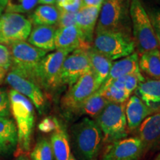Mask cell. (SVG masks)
Returning a JSON list of instances; mask_svg holds the SVG:
<instances>
[{
  "label": "cell",
  "mask_w": 160,
  "mask_h": 160,
  "mask_svg": "<svg viewBox=\"0 0 160 160\" xmlns=\"http://www.w3.org/2000/svg\"><path fill=\"white\" fill-rule=\"evenodd\" d=\"M71 144L77 160H97L103 135L95 120L85 117L73 124L71 129Z\"/></svg>",
  "instance_id": "6da1fadb"
},
{
  "label": "cell",
  "mask_w": 160,
  "mask_h": 160,
  "mask_svg": "<svg viewBox=\"0 0 160 160\" xmlns=\"http://www.w3.org/2000/svg\"><path fill=\"white\" fill-rule=\"evenodd\" d=\"M8 97L11 113L17 128L18 146L22 152H28L31 148L34 127V106L27 97L13 89L9 90Z\"/></svg>",
  "instance_id": "7a4b0ae2"
},
{
  "label": "cell",
  "mask_w": 160,
  "mask_h": 160,
  "mask_svg": "<svg viewBox=\"0 0 160 160\" xmlns=\"http://www.w3.org/2000/svg\"><path fill=\"white\" fill-rule=\"evenodd\" d=\"M130 3L131 0H103L95 31H116L133 37Z\"/></svg>",
  "instance_id": "3957f363"
},
{
  "label": "cell",
  "mask_w": 160,
  "mask_h": 160,
  "mask_svg": "<svg viewBox=\"0 0 160 160\" xmlns=\"http://www.w3.org/2000/svg\"><path fill=\"white\" fill-rule=\"evenodd\" d=\"M132 34L137 48L138 55L159 48V42L147 11L140 0H131L130 3Z\"/></svg>",
  "instance_id": "277c9868"
},
{
  "label": "cell",
  "mask_w": 160,
  "mask_h": 160,
  "mask_svg": "<svg viewBox=\"0 0 160 160\" xmlns=\"http://www.w3.org/2000/svg\"><path fill=\"white\" fill-rule=\"evenodd\" d=\"M92 48L111 60L126 57L134 53L133 37L111 31H95Z\"/></svg>",
  "instance_id": "5b68a950"
},
{
  "label": "cell",
  "mask_w": 160,
  "mask_h": 160,
  "mask_svg": "<svg viewBox=\"0 0 160 160\" xmlns=\"http://www.w3.org/2000/svg\"><path fill=\"white\" fill-rule=\"evenodd\" d=\"M95 121L105 142L111 144L127 137L125 103L109 102Z\"/></svg>",
  "instance_id": "8992f818"
},
{
  "label": "cell",
  "mask_w": 160,
  "mask_h": 160,
  "mask_svg": "<svg viewBox=\"0 0 160 160\" xmlns=\"http://www.w3.org/2000/svg\"><path fill=\"white\" fill-rule=\"evenodd\" d=\"M99 88L94 75L90 71L74 84L69 86L62 97V109L68 116L79 115L83 104Z\"/></svg>",
  "instance_id": "52a82bcc"
},
{
  "label": "cell",
  "mask_w": 160,
  "mask_h": 160,
  "mask_svg": "<svg viewBox=\"0 0 160 160\" xmlns=\"http://www.w3.org/2000/svg\"><path fill=\"white\" fill-rule=\"evenodd\" d=\"M71 53L68 50L57 49L43 57L33 75V79L40 88L47 91H54L62 86L60 78L62 66Z\"/></svg>",
  "instance_id": "ba28073f"
},
{
  "label": "cell",
  "mask_w": 160,
  "mask_h": 160,
  "mask_svg": "<svg viewBox=\"0 0 160 160\" xmlns=\"http://www.w3.org/2000/svg\"><path fill=\"white\" fill-rule=\"evenodd\" d=\"M9 48L11 53V68L34 80V72L41 60L47 54V51L38 48L25 41L12 44Z\"/></svg>",
  "instance_id": "9c48e42d"
},
{
  "label": "cell",
  "mask_w": 160,
  "mask_h": 160,
  "mask_svg": "<svg viewBox=\"0 0 160 160\" xmlns=\"http://www.w3.org/2000/svg\"><path fill=\"white\" fill-rule=\"evenodd\" d=\"M32 30L29 18L15 13H5L0 17V44L11 45L28 39Z\"/></svg>",
  "instance_id": "30bf717a"
},
{
  "label": "cell",
  "mask_w": 160,
  "mask_h": 160,
  "mask_svg": "<svg viewBox=\"0 0 160 160\" xmlns=\"http://www.w3.org/2000/svg\"><path fill=\"white\" fill-rule=\"evenodd\" d=\"M5 82L11 87V89L27 97L39 113L45 111L46 99L41 88L34 80L23 74L18 70L11 68L8 71Z\"/></svg>",
  "instance_id": "8fae6325"
},
{
  "label": "cell",
  "mask_w": 160,
  "mask_h": 160,
  "mask_svg": "<svg viewBox=\"0 0 160 160\" xmlns=\"http://www.w3.org/2000/svg\"><path fill=\"white\" fill-rule=\"evenodd\" d=\"M90 71L91 63L88 50H75L68 55L62 66V85H72Z\"/></svg>",
  "instance_id": "7c38bea8"
},
{
  "label": "cell",
  "mask_w": 160,
  "mask_h": 160,
  "mask_svg": "<svg viewBox=\"0 0 160 160\" xmlns=\"http://www.w3.org/2000/svg\"><path fill=\"white\" fill-rule=\"evenodd\" d=\"M145 148L139 137H129L110 144L101 160H139Z\"/></svg>",
  "instance_id": "4fadbf2b"
},
{
  "label": "cell",
  "mask_w": 160,
  "mask_h": 160,
  "mask_svg": "<svg viewBox=\"0 0 160 160\" xmlns=\"http://www.w3.org/2000/svg\"><path fill=\"white\" fill-rule=\"evenodd\" d=\"M101 6H85L76 13V25L84 41L91 45L97 24L99 19Z\"/></svg>",
  "instance_id": "5bb4252c"
},
{
  "label": "cell",
  "mask_w": 160,
  "mask_h": 160,
  "mask_svg": "<svg viewBox=\"0 0 160 160\" xmlns=\"http://www.w3.org/2000/svg\"><path fill=\"white\" fill-rule=\"evenodd\" d=\"M138 128L145 151L160 147V111L148 117Z\"/></svg>",
  "instance_id": "9a60e30c"
},
{
  "label": "cell",
  "mask_w": 160,
  "mask_h": 160,
  "mask_svg": "<svg viewBox=\"0 0 160 160\" xmlns=\"http://www.w3.org/2000/svg\"><path fill=\"white\" fill-rule=\"evenodd\" d=\"M56 49L73 52L77 49L88 50L91 45L84 41L77 25L57 28L55 37Z\"/></svg>",
  "instance_id": "2e32d148"
},
{
  "label": "cell",
  "mask_w": 160,
  "mask_h": 160,
  "mask_svg": "<svg viewBox=\"0 0 160 160\" xmlns=\"http://www.w3.org/2000/svg\"><path fill=\"white\" fill-rule=\"evenodd\" d=\"M153 113L154 112L136 95L130 97L125 104L127 125L131 131L137 129L144 120Z\"/></svg>",
  "instance_id": "e0dca14e"
},
{
  "label": "cell",
  "mask_w": 160,
  "mask_h": 160,
  "mask_svg": "<svg viewBox=\"0 0 160 160\" xmlns=\"http://www.w3.org/2000/svg\"><path fill=\"white\" fill-rule=\"evenodd\" d=\"M141 73L139 65V55L134 52L132 54L122 58L113 63L108 77L101 87H107L116 79L124 76Z\"/></svg>",
  "instance_id": "ac0fdd59"
},
{
  "label": "cell",
  "mask_w": 160,
  "mask_h": 160,
  "mask_svg": "<svg viewBox=\"0 0 160 160\" xmlns=\"http://www.w3.org/2000/svg\"><path fill=\"white\" fill-rule=\"evenodd\" d=\"M17 145L18 133L14 120L0 117V156L11 154Z\"/></svg>",
  "instance_id": "d6986e66"
},
{
  "label": "cell",
  "mask_w": 160,
  "mask_h": 160,
  "mask_svg": "<svg viewBox=\"0 0 160 160\" xmlns=\"http://www.w3.org/2000/svg\"><path fill=\"white\" fill-rule=\"evenodd\" d=\"M135 93L154 113L160 111V79H145L138 85Z\"/></svg>",
  "instance_id": "ffe728a7"
},
{
  "label": "cell",
  "mask_w": 160,
  "mask_h": 160,
  "mask_svg": "<svg viewBox=\"0 0 160 160\" xmlns=\"http://www.w3.org/2000/svg\"><path fill=\"white\" fill-rule=\"evenodd\" d=\"M57 27L50 25H36L28 38V42L45 51H54Z\"/></svg>",
  "instance_id": "44dd1931"
},
{
  "label": "cell",
  "mask_w": 160,
  "mask_h": 160,
  "mask_svg": "<svg viewBox=\"0 0 160 160\" xmlns=\"http://www.w3.org/2000/svg\"><path fill=\"white\" fill-rule=\"evenodd\" d=\"M88 54L91 63V71L93 73L99 87H101L107 80L111 71L112 60L105 55L91 48L88 50Z\"/></svg>",
  "instance_id": "7402d4cb"
},
{
  "label": "cell",
  "mask_w": 160,
  "mask_h": 160,
  "mask_svg": "<svg viewBox=\"0 0 160 160\" xmlns=\"http://www.w3.org/2000/svg\"><path fill=\"white\" fill-rule=\"evenodd\" d=\"M50 142L54 160H68L71 155L69 138L65 129L61 125L53 131Z\"/></svg>",
  "instance_id": "603a6c76"
},
{
  "label": "cell",
  "mask_w": 160,
  "mask_h": 160,
  "mask_svg": "<svg viewBox=\"0 0 160 160\" xmlns=\"http://www.w3.org/2000/svg\"><path fill=\"white\" fill-rule=\"evenodd\" d=\"M60 16V9L57 5H41L38 6L28 17L32 25H57Z\"/></svg>",
  "instance_id": "cb8c5ba5"
},
{
  "label": "cell",
  "mask_w": 160,
  "mask_h": 160,
  "mask_svg": "<svg viewBox=\"0 0 160 160\" xmlns=\"http://www.w3.org/2000/svg\"><path fill=\"white\" fill-rule=\"evenodd\" d=\"M139 65L142 74L153 79H160L159 49L145 52L139 55Z\"/></svg>",
  "instance_id": "d4e9b609"
},
{
  "label": "cell",
  "mask_w": 160,
  "mask_h": 160,
  "mask_svg": "<svg viewBox=\"0 0 160 160\" xmlns=\"http://www.w3.org/2000/svg\"><path fill=\"white\" fill-rule=\"evenodd\" d=\"M108 103L109 102L97 91L83 104L79 115H87L96 119Z\"/></svg>",
  "instance_id": "484cf974"
},
{
  "label": "cell",
  "mask_w": 160,
  "mask_h": 160,
  "mask_svg": "<svg viewBox=\"0 0 160 160\" xmlns=\"http://www.w3.org/2000/svg\"><path fill=\"white\" fill-rule=\"evenodd\" d=\"M98 91L109 102L125 103L131 96L125 90L118 88L111 84L107 87H101Z\"/></svg>",
  "instance_id": "4316f807"
},
{
  "label": "cell",
  "mask_w": 160,
  "mask_h": 160,
  "mask_svg": "<svg viewBox=\"0 0 160 160\" xmlns=\"http://www.w3.org/2000/svg\"><path fill=\"white\" fill-rule=\"evenodd\" d=\"M145 77L142 73L141 74H130L120 77L111 84L118 88L125 90L131 95L133 91H136L138 85L142 82L145 81Z\"/></svg>",
  "instance_id": "83f0119b"
},
{
  "label": "cell",
  "mask_w": 160,
  "mask_h": 160,
  "mask_svg": "<svg viewBox=\"0 0 160 160\" xmlns=\"http://www.w3.org/2000/svg\"><path fill=\"white\" fill-rule=\"evenodd\" d=\"M39 0H8L5 8L6 13H26L35 8Z\"/></svg>",
  "instance_id": "f1b7e54d"
},
{
  "label": "cell",
  "mask_w": 160,
  "mask_h": 160,
  "mask_svg": "<svg viewBox=\"0 0 160 160\" xmlns=\"http://www.w3.org/2000/svg\"><path fill=\"white\" fill-rule=\"evenodd\" d=\"M31 160H53L51 145L48 139L42 138L37 142L31 153Z\"/></svg>",
  "instance_id": "f546056e"
},
{
  "label": "cell",
  "mask_w": 160,
  "mask_h": 160,
  "mask_svg": "<svg viewBox=\"0 0 160 160\" xmlns=\"http://www.w3.org/2000/svg\"><path fill=\"white\" fill-rule=\"evenodd\" d=\"M11 115L8 92L5 88H0V117H9Z\"/></svg>",
  "instance_id": "4dcf8cb0"
},
{
  "label": "cell",
  "mask_w": 160,
  "mask_h": 160,
  "mask_svg": "<svg viewBox=\"0 0 160 160\" xmlns=\"http://www.w3.org/2000/svg\"><path fill=\"white\" fill-rule=\"evenodd\" d=\"M12 66L11 53L9 46L0 44V68L8 71Z\"/></svg>",
  "instance_id": "1f68e13d"
},
{
  "label": "cell",
  "mask_w": 160,
  "mask_h": 160,
  "mask_svg": "<svg viewBox=\"0 0 160 160\" xmlns=\"http://www.w3.org/2000/svg\"><path fill=\"white\" fill-rule=\"evenodd\" d=\"M76 25V13L65 11L60 9V16L57 25V28Z\"/></svg>",
  "instance_id": "d6a6232c"
},
{
  "label": "cell",
  "mask_w": 160,
  "mask_h": 160,
  "mask_svg": "<svg viewBox=\"0 0 160 160\" xmlns=\"http://www.w3.org/2000/svg\"><path fill=\"white\" fill-rule=\"evenodd\" d=\"M148 14L149 16L152 27L157 36V39L160 41V8H154L149 11Z\"/></svg>",
  "instance_id": "836d02e7"
},
{
  "label": "cell",
  "mask_w": 160,
  "mask_h": 160,
  "mask_svg": "<svg viewBox=\"0 0 160 160\" xmlns=\"http://www.w3.org/2000/svg\"><path fill=\"white\" fill-rule=\"evenodd\" d=\"M82 6L83 4L82 0H64L58 8L65 11L77 13Z\"/></svg>",
  "instance_id": "e575fe53"
},
{
  "label": "cell",
  "mask_w": 160,
  "mask_h": 160,
  "mask_svg": "<svg viewBox=\"0 0 160 160\" xmlns=\"http://www.w3.org/2000/svg\"><path fill=\"white\" fill-rule=\"evenodd\" d=\"M59 125V122L54 118L53 119L46 118L40 122L39 125V128L40 131L45 132V133H48V132L51 131H54Z\"/></svg>",
  "instance_id": "d590c367"
},
{
  "label": "cell",
  "mask_w": 160,
  "mask_h": 160,
  "mask_svg": "<svg viewBox=\"0 0 160 160\" xmlns=\"http://www.w3.org/2000/svg\"><path fill=\"white\" fill-rule=\"evenodd\" d=\"M83 5L85 6H102L103 0H82Z\"/></svg>",
  "instance_id": "8d00e7d4"
},
{
  "label": "cell",
  "mask_w": 160,
  "mask_h": 160,
  "mask_svg": "<svg viewBox=\"0 0 160 160\" xmlns=\"http://www.w3.org/2000/svg\"><path fill=\"white\" fill-rule=\"evenodd\" d=\"M7 73H8V71H6L4 69L0 68V85H2V84L4 79H5V77H6V74H7Z\"/></svg>",
  "instance_id": "74e56055"
},
{
  "label": "cell",
  "mask_w": 160,
  "mask_h": 160,
  "mask_svg": "<svg viewBox=\"0 0 160 160\" xmlns=\"http://www.w3.org/2000/svg\"><path fill=\"white\" fill-rule=\"evenodd\" d=\"M56 0H39V4L41 5H54Z\"/></svg>",
  "instance_id": "f35d334b"
},
{
  "label": "cell",
  "mask_w": 160,
  "mask_h": 160,
  "mask_svg": "<svg viewBox=\"0 0 160 160\" xmlns=\"http://www.w3.org/2000/svg\"><path fill=\"white\" fill-rule=\"evenodd\" d=\"M8 2V0H0V5L3 8L4 10H5V8L6 5H7Z\"/></svg>",
  "instance_id": "ab89813d"
},
{
  "label": "cell",
  "mask_w": 160,
  "mask_h": 160,
  "mask_svg": "<svg viewBox=\"0 0 160 160\" xmlns=\"http://www.w3.org/2000/svg\"><path fill=\"white\" fill-rule=\"evenodd\" d=\"M16 160H30L28 157H27L25 155H20L19 157H17V159Z\"/></svg>",
  "instance_id": "60d3db41"
},
{
  "label": "cell",
  "mask_w": 160,
  "mask_h": 160,
  "mask_svg": "<svg viewBox=\"0 0 160 160\" xmlns=\"http://www.w3.org/2000/svg\"><path fill=\"white\" fill-rule=\"evenodd\" d=\"M64 1V0H56V4H57V7H59V6L61 5L62 2Z\"/></svg>",
  "instance_id": "b9f144b4"
},
{
  "label": "cell",
  "mask_w": 160,
  "mask_h": 160,
  "mask_svg": "<svg viewBox=\"0 0 160 160\" xmlns=\"http://www.w3.org/2000/svg\"><path fill=\"white\" fill-rule=\"evenodd\" d=\"M68 160H77L76 159V157H74V155L73 154V153H71V155H70V157H69V159Z\"/></svg>",
  "instance_id": "7bdbcfd3"
},
{
  "label": "cell",
  "mask_w": 160,
  "mask_h": 160,
  "mask_svg": "<svg viewBox=\"0 0 160 160\" xmlns=\"http://www.w3.org/2000/svg\"><path fill=\"white\" fill-rule=\"evenodd\" d=\"M3 10H4V8H3L2 7L1 5H0V17H1V15L2 14V11H3Z\"/></svg>",
  "instance_id": "ee69618b"
},
{
  "label": "cell",
  "mask_w": 160,
  "mask_h": 160,
  "mask_svg": "<svg viewBox=\"0 0 160 160\" xmlns=\"http://www.w3.org/2000/svg\"><path fill=\"white\" fill-rule=\"evenodd\" d=\"M153 160H160V153H159V154L157 155V157H156Z\"/></svg>",
  "instance_id": "f6af8a7d"
},
{
  "label": "cell",
  "mask_w": 160,
  "mask_h": 160,
  "mask_svg": "<svg viewBox=\"0 0 160 160\" xmlns=\"http://www.w3.org/2000/svg\"><path fill=\"white\" fill-rule=\"evenodd\" d=\"M158 40V39H157ZM158 42H159V53H160V41L159 40H158Z\"/></svg>",
  "instance_id": "bcb514c9"
}]
</instances>
